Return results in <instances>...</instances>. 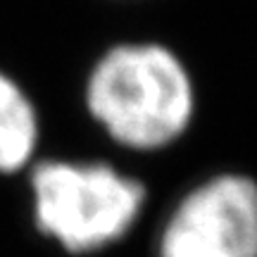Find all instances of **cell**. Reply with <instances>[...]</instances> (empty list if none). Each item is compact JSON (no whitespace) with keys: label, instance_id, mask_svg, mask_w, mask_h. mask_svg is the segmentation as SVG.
Segmentation results:
<instances>
[{"label":"cell","instance_id":"obj_1","mask_svg":"<svg viewBox=\"0 0 257 257\" xmlns=\"http://www.w3.org/2000/svg\"><path fill=\"white\" fill-rule=\"evenodd\" d=\"M86 107L114 143L160 150L191 126L193 79L162 43H119L88 74Z\"/></svg>","mask_w":257,"mask_h":257},{"label":"cell","instance_id":"obj_2","mask_svg":"<svg viewBox=\"0 0 257 257\" xmlns=\"http://www.w3.org/2000/svg\"><path fill=\"white\" fill-rule=\"evenodd\" d=\"M38 229L67 252L83 255L126 233L146 202V186L102 162H41L31 172Z\"/></svg>","mask_w":257,"mask_h":257},{"label":"cell","instance_id":"obj_3","mask_svg":"<svg viewBox=\"0 0 257 257\" xmlns=\"http://www.w3.org/2000/svg\"><path fill=\"white\" fill-rule=\"evenodd\" d=\"M157 257H257V181L217 174L186 193L162 229Z\"/></svg>","mask_w":257,"mask_h":257},{"label":"cell","instance_id":"obj_4","mask_svg":"<svg viewBox=\"0 0 257 257\" xmlns=\"http://www.w3.org/2000/svg\"><path fill=\"white\" fill-rule=\"evenodd\" d=\"M36 146V107L15 79L0 72V174L27 167Z\"/></svg>","mask_w":257,"mask_h":257}]
</instances>
